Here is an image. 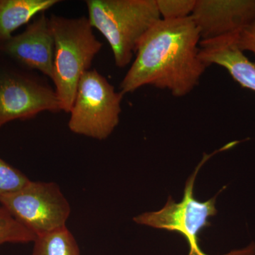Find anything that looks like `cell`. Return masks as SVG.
Listing matches in <instances>:
<instances>
[{"instance_id": "4", "label": "cell", "mask_w": 255, "mask_h": 255, "mask_svg": "<svg viewBox=\"0 0 255 255\" xmlns=\"http://www.w3.org/2000/svg\"><path fill=\"white\" fill-rule=\"evenodd\" d=\"M45 112H61L48 78L0 53V128L13 121L29 120Z\"/></svg>"}, {"instance_id": "13", "label": "cell", "mask_w": 255, "mask_h": 255, "mask_svg": "<svg viewBox=\"0 0 255 255\" xmlns=\"http://www.w3.org/2000/svg\"><path fill=\"white\" fill-rule=\"evenodd\" d=\"M36 236L22 226L2 206H0V247L6 243L26 244Z\"/></svg>"}, {"instance_id": "5", "label": "cell", "mask_w": 255, "mask_h": 255, "mask_svg": "<svg viewBox=\"0 0 255 255\" xmlns=\"http://www.w3.org/2000/svg\"><path fill=\"white\" fill-rule=\"evenodd\" d=\"M123 94L97 70L82 75L70 110V131L96 140L108 138L120 122Z\"/></svg>"}, {"instance_id": "11", "label": "cell", "mask_w": 255, "mask_h": 255, "mask_svg": "<svg viewBox=\"0 0 255 255\" xmlns=\"http://www.w3.org/2000/svg\"><path fill=\"white\" fill-rule=\"evenodd\" d=\"M59 0H0V43L37 15L60 3Z\"/></svg>"}, {"instance_id": "2", "label": "cell", "mask_w": 255, "mask_h": 255, "mask_svg": "<svg viewBox=\"0 0 255 255\" xmlns=\"http://www.w3.org/2000/svg\"><path fill=\"white\" fill-rule=\"evenodd\" d=\"M50 27L55 51L52 81L61 112L70 113L79 82L90 70L103 44L95 36L88 18H67L52 14Z\"/></svg>"}, {"instance_id": "1", "label": "cell", "mask_w": 255, "mask_h": 255, "mask_svg": "<svg viewBox=\"0 0 255 255\" xmlns=\"http://www.w3.org/2000/svg\"><path fill=\"white\" fill-rule=\"evenodd\" d=\"M200 33L191 16L160 18L142 38L135 60L120 84V92L132 93L150 85L176 97L198 86L206 66L199 58Z\"/></svg>"}, {"instance_id": "16", "label": "cell", "mask_w": 255, "mask_h": 255, "mask_svg": "<svg viewBox=\"0 0 255 255\" xmlns=\"http://www.w3.org/2000/svg\"><path fill=\"white\" fill-rule=\"evenodd\" d=\"M237 45L242 51H249L255 55V21L239 32Z\"/></svg>"}, {"instance_id": "14", "label": "cell", "mask_w": 255, "mask_h": 255, "mask_svg": "<svg viewBox=\"0 0 255 255\" xmlns=\"http://www.w3.org/2000/svg\"><path fill=\"white\" fill-rule=\"evenodd\" d=\"M29 181L21 171L0 158V199L19 190Z\"/></svg>"}, {"instance_id": "15", "label": "cell", "mask_w": 255, "mask_h": 255, "mask_svg": "<svg viewBox=\"0 0 255 255\" xmlns=\"http://www.w3.org/2000/svg\"><path fill=\"white\" fill-rule=\"evenodd\" d=\"M196 0H156L161 18L167 20L187 18L192 14Z\"/></svg>"}, {"instance_id": "3", "label": "cell", "mask_w": 255, "mask_h": 255, "mask_svg": "<svg viewBox=\"0 0 255 255\" xmlns=\"http://www.w3.org/2000/svg\"><path fill=\"white\" fill-rule=\"evenodd\" d=\"M92 28L103 35L116 66L131 63L137 46L151 26L160 19L156 0H87Z\"/></svg>"}, {"instance_id": "9", "label": "cell", "mask_w": 255, "mask_h": 255, "mask_svg": "<svg viewBox=\"0 0 255 255\" xmlns=\"http://www.w3.org/2000/svg\"><path fill=\"white\" fill-rule=\"evenodd\" d=\"M191 17L201 41L239 33L255 21V0H196Z\"/></svg>"}, {"instance_id": "12", "label": "cell", "mask_w": 255, "mask_h": 255, "mask_svg": "<svg viewBox=\"0 0 255 255\" xmlns=\"http://www.w3.org/2000/svg\"><path fill=\"white\" fill-rule=\"evenodd\" d=\"M32 255H80L72 233L65 227L36 237Z\"/></svg>"}, {"instance_id": "10", "label": "cell", "mask_w": 255, "mask_h": 255, "mask_svg": "<svg viewBox=\"0 0 255 255\" xmlns=\"http://www.w3.org/2000/svg\"><path fill=\"white\" fill-rule=\"evenodd\" d=\"M238 33L201 41L199 58L206 68L219 65L244 88L255 92V64L237 45Z\"/></svg>"}, {"instance_id": "6", "label": "cell", "mask_w": 255, "mask_h": 255, "mask_svg": "<svg viewBox=\"0 0 255 255\" xmlns=\"http://www.w3.org/2000/svg\"><path fill=\"white\" fill-rule=\"evenodd\" d=\"M216 152L211 155L205 154L194 173L188 179L182 201L175 202L172 196H169L162 209L138 215L133 221L142 226L179 233L189 245L187 255H205L206 253L199 246V234L203 228L211 226L209 219L217 214L216 203L219 194L209 200L200 201L194 197V187L201 167Z\"/></svg>"}, {"instance_id": "7", "label": "cell", "mask_w": 255, "mask_h": 255, "mask_svg": "<svg viewBox=\"0 0 255 255\" xmlns=\"http://www.w3.org/2000/svg\"><path fill=\"white\" fill-rule=\"evenodd\" d=\"M0 204L36 237L66 227L71 212L68 199L55 182L30 180L1 198Z\"/></svg>"}, {"instance_id": "8", "label": "cell", "mask_w": 255, "mask_h": 255, "mask_svg": "<svg viewBox=\"0 0 255 255\" xmlns=\"http://www.w3.org/2000/svg\"><path fill=\"white\" fill-rule=\"evenodd\" d=\"M55 43L49 17L45 13L28 23L24 31L0 43V53L20 66L39 72L52 80Z\"/></svg>"}, {"instance_id": "17", "label": "cell", "mask_w": 255, "mask_h": 255, "mask_svg": "<svg viewBox=\"0 0 255 255\" xmlns=\"http://www.w3.org/2000/svg\"><path fill=\"white\" fill-rule=\"evenodd\" d=\"M222 255H255V243H252L246 248L242 249L235 250L227 254Z\"/></svg>"}]
</instances>
